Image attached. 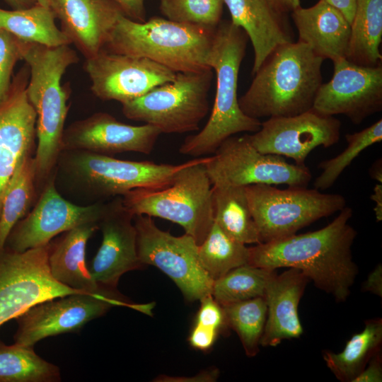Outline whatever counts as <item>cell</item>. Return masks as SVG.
Returning <instances> with one entry per match:
<instances>
[{
  "label": "cell",
  "mask_w": 382,
  "mask_h": 382,
  "mask_svg": "<svg viewBox=\"0 0 382 382\" xmlns=\"http://www.w3.org/2000/svg\"><path fill=\"white\" fill-rule=\"evenodd\" d=\"M352 209L345 207L324 228L249 248L248 265L302 272L318 289L345 301L358 273L352 246L356 230L349 224Z\"/></svg>",
  "instance_id": "6da1fadb"
},
{
  "label": "cell",
  "mask_w": 382,
  "mask_h": 382,
  "mask_svg": "<svg viewBox=\"0 0 382 382\" xmlns=\"http://www.w3.org/2000/svg\"><path fill=\"white\" fill-rule=\"evenodd\" d=\"M324 59L306 44L281 45L253 74L247 91L240 98L241 110L248 117H291L313 109L323 83Z\"/></svg>",
  "instance_id": "7a4b0ae2"
},
{
  "label": "cell",
  "mask_w": 382,
  "mask_h": 382,
  "mask_svg": "<svg viewBox=\"0 0 382 382\" xmlns=\"http://www.w3.org/2000/svg\"><path fill=\"white\" fill-rule=\"evenodd\" d=\"M69 45L47 46L27 41L24 45L23 60L30 69L26 93L37 115L36 183L48 180L62 152L71 94L69 86H62V78L79 59Z\"/></svg>",
  "instance_id": "3957f363"
},
{
  "label": "cell",
  "mask_w": 382,
  "mask_h": 382,
  "mask_svg": "<svg viewBox=\"0 0 382 382\" xmlns=\"http://www.w3.org/2000/svg\"><path fill=\"white\" fill-rule=\"evenodd\" d=\"M248 40L245 31L231 21H221L215 29L209 62L216 78L213 108L202 129L185 138L179 148L180 154L195 158L211 155L227 138L260 129V120L246 115L237 97L238 73Z\"/></svg>",
  "instance_id": "277c9868"
},
{
  "label": "cell",
  "mask_w": 382,
  "mask_h": 382,
  "mask_svg": "<svg viewBox=\"0 0 382 382\" xmlns=\"http://www.w3.org/2000/svg\"><path fill=\"white\" fill-rule=\"evenodd\" d=\"M214 31L160 17L139 23L121 14L103 49L145 57L175 73L197 72L212 69L209 62Z\"/></svg>",
  "instance_id": "5b68a950"
},
{
  "label": "cell",
  "mask_w": 382,
  "mask_h": 382,
  "mask_svg": "<svg viewBox=\"0 0 382 382\" xmlns=\"http://www.w3.org/2000/svg\"><path fill=\"white\" fill-rule=\"evenodd\" d=\"M209 156L187 161L173 181L160 188H139L122 197L134 216L161 218L183 228L199 245L214 224L212 185L205 163Z\"/></svg>",
  "instance_id": "8992f818"
},
{
  "label": "cell",
  "mask_w": 382,
  "mask_h": 382,
  "mask_svg": "<svg viewBox=\"0 0 382 382\" xmlns=\"http://www.w3.org/2000/svg\"><path fill=\"white\" fill-rule=\"evenodd\" d=\"M186 163L120 160L85 150H66L59 154L57 166L70 185L100 199L123 196L139 188L166 186Z\"/></svg>",
  "instance_id": "52a82bcc"
},
{
  "label": "cell",
  "mask_w": 382,
  "mask_h": 382,
  "mask_svg": "<svg viewBox=\"0 0 382 382\" xmlns=\"http://www.w3.org/2000/svg\"><path fill=\"white\" fill-rule=\"evenodd\" d=\"M252 216L260 243L279 240L346 207L340 194L323 193L306 187L279 189L267 184L245 186Z\"/></svg>",
  "instance_id": "ba28073f"
},
{
  "label": "cell",
  "mask_w": 382,
  "mask_h": 382,
  "mask_svg": "<svg viewBox=\"0 0 382 382\" xmlns=\"http://www.w3.org/2000/svg\"><path fill=\"white\" fill-rule=\"evenodd\" d=\"M212 70L177 73L172 81L122 103V113L129 120L155 127L161 134L198 130L209 109Z\"/></svg>",
  "instance_id": "9c48e42d"
},
{
  "label": "cell",
  "mask_w": 382,
  "mask_h": 382,
  "mask_svg": "<svg viewBox=\"0 0 382 382\" xmlns=\"http://www.w3.org/2000/svg\"><path fill=\"white\" fill-rule=\"evenodd\" d=\"M205 166L212 186L267 184L306 187L312 178L306 165L289 163L283 156L260 152L247 134L224 140Z\"/></svg>",
  "instance_id": "30bf717a"
},
{
  "label": "cell",
  "mask_w": 382,
  "mask_h": 382,
  "mask_svg": "<svg viewBox=\"0 0 382 382\" xmlns=\"http://www.w3.org/2000/svg\"><path fill=\"white\" fill-rule=\"evenodd\" d=\"M134 223L138 256L143 265L155 266L168 276L187 301L211 294L213 279L202 266L198 244L191 236H173L146 215H135Z\"/></svg>",
  "instance_id": "8fae6325"
},
{
  "label": "cell",
  "mask_w": 382,
  "mask_h": 382,
  "mask_svg": "<svg viewBox=\"0 0 382 382\" xmlns=\"http://www.w3.org/2000/svg\"><path fill=\"white\" fill-rule=\"evenodd\" d=\"M48 245L16 252H0V326L33 305L74 294H91L66 286L52 275Z\"/></svg>",
  "instance_id": "7c38bea8"
},
{
  "label": "cell",
  "mask_w": 382,
  "mask_h": 382,
  "mask_svg": "<svg viewBox=\"0 0 382 382\" xmlns=\"http://www.w3.org/2000/svg\"><path fill=\"white\" fill-rule=\"evenodd\" d=\"M131 303L117 291L105 294H74L37 303L15 319L14 343L33 347L47 337L80 330L112 307Z\"/></svg>",
  "instance_id": "4fadbf2b"
},
{
  "label": "cell",
  "mask_w": 382,
  "mask_h": 382,
  "mask_svg": "<svg viewBox=\"0 0 382 382\" xmlns=\"http://www.w3.org/2000/svg\"><path fill=\"white\" fill-rule=\"evenodd\" d=\"M105 204H75L57 190L54 179L47 184L32 211L17 222L9 233L4 248L16 252L48 245L58 234L79 225L98 223Z\"/></svg>",
  "instance_id": "5bb4252c"
},
{
  "label": "cell",
  "mask_w": 382,
  "mask_h": 382,
  "mask_svg": "<svg viewBox=\"0 0 382 382\" xmlns=\"http://www.w3.org/2000/svg\"><path fill=\"white\" fill-rule=\"evenodd\" d=\"M340 131L338 119L311 109L294 116L268 118L258 131L247 135L260 152L285 156L304 166L313 149L337 144Z\"/></svg>",
  "instance_id": "9a60e30c"
},
{
  "label": "cell",
  "mask_w": 382,
  "mask_h": 382,
  "mask_svg": "<svg viewBox=\"0 0 382 382\" xmlns=\"http://www.w3.org/2000/svg\"><path fill=\"white\" fill-rule=\"evenodd\" d=\"M83 68L91 81V90L96 97L121 104L172 81L177 74L147 58L104 49L86 59Z\"/></svg>",
  "instance_id": "2e32d148"
},
{
  "label": "cell",
  "mask_w": 382,
  "mask_h": 382,
  "mask_svg": "<svg viewBox=\"0 0 382 382\" xmlns=\"http://www.w3.org/2000/svg\"><path fill=\"white\" fill-rule=\"evenodd\" d=\"M330 81L322 83L313 109L325 115H344L360 124L382 110V66H362L347 59L333 62Z\"/></svg>",
  "instance_id": "e0dca14e"
},
{
  "label": "cell",
  "mask_w": 382,
  "mask_h": 382,
  "mask_svg": "<svg viewBox=\"0 0 382 382\" xmlns=\"http://www.w3.org/2000/svg\"><path fill=\"white\" fill-rule=\"evenodd\" d=\"M29 78L25 63L13 76L8 93L0 103V215L18 163L36 149L37 115L26 93Z\"/></svg>",
  "instance_id": "ac0fdd59"
},
{
  "label": "cell",
  "mask_w": 382,
  "mask_h": 382,
  "mask_svg": "<svg viewBox=\"0 0 382 382\" xmlns=\"http://www.w3.org/2000/svg\"><path fill=\"white\" fill-rule=\"evenodd\" d=\"M134 216L124 206L121 196L105 204L98 222L102 243L88 268L101 288L117 290L125 273L143 266L138 256Z\"/></svg>",
  "instance_id": "d6986e66"
},
{
  "label": "cell",
  "mask_w": 382,
  "mask_h": 382,
  "mask_svg": "<svg viewBox=\"0 0 382 382\" xmlns=\"http://www.w3.org/2000/svg\"><path fill=\"white\" fill-rule=\"evenodd\" d=\"M161 134L150 125H130L99 112L64 129L62 151L85 150L108 156L125 152L150 154Z\"/></svg>",
  "instance_id": "ffe728a7"
},
{
  "label": "cell",
  "mask_w": 382,
  "mask_h": 382,
  "mask_svg": "<svg viewBox=\"0 0 382 382\" xmlns=\"http://www.w3.org/2000/svg\"><path fill=\"white\" fill-rule=\"evenodd\" d=\"M50 9L60 21V30L86 59L104 48L123 14L111 0H51Z\"/></svg>",
  "instance_id": "44dd1931"
},
{
  "label": "cell",
  "mask_w": 382,
  "mask_h": 382,
  "mask_svg": "<svg viewBox=\"0 0 382 382\" xmlns=\"http://www.w3.org/2000/svg\"><path fill=\"white\" fill-rule=\"evenodd\" d=\"M231 21L242 28L254 52L253 75L278 46L294 42L292 30L285 13L271 0H224Z\"/></svg>",
  "instance_id": "7402d4cb"
},
{
  "label": "cell",
  "mask_w": 382,
  "mask_h": 382,
  "mask_svg": "<svg viewBox=\"0 0 382 382\" xmlns=\"http://www.w3.org/2000/svg\"><path fill=\"white\" fill-rule=\"evenodd\" d=\"M308 281L302 272L294 268L272 275L264 296L267 318L260 345L275 347L282 340L302 335L298 306Z\"/></svg>",
  "instance_id": "603a6c76"
},
{
  "label": "cell",
  "mask_w": 382,
  "mask_h": 382,
  "mask_svg": "<svg viewBox=\"0 0 382 382\" xmlns=\"http://www.w3.org/2000/svg\"><path fill=\"white\" fill-rule=\"evenodd\" d=\"M299 42L307 45L323 59L332 62L347 59L351 24L335 7L319 0L314 6L291 11Z\"/></svg>",
  "instance_id": "cb8c5ba5"
},
{
  "label": "cell",
  "mask_w": 382,
  "mask_h": 382,
  "mask_svg": "<svg viewBox=\"0 0 382 382\" xmlns=\"http://www.w3.org/2000/svg\"><path fill=\"white\" fill-rule=\"evenodd\" d=\"M98 223H86L63 233L48 245V264L52 277L71 289L91 294L117 291L100 287L86 264V247Z\"/></svg>",
  "instance_id": "d4e9b609"
},
{
  "label": "cell",
  "mask_w": 382,
  "mask_h": 382,
  "mask_svg": "<svg viewBox=\"0 0 382 382\" xmlns=\"http://www.w3.org/2000/svg\"><path fill=\"white\" fill-rule=\"evenodd\" d=\"M214 221L230 237L246 244L260 243L243 186H212Z\"/></svg>",
  "instance_id": "484cf974"
},
{
  "label": "cell",
  "mask_w": 382,
  "mask_h": 382,
  "mask_svg": "<svg viewBox=\"0 0 382 382\" xmlns=\"http://www.w3.org/2000/svg\"><path fill=\"white\" fill-rule=\"evenodd\" d=\"M382 0H356L347 59L362 66L381 64Z\"/></svg>",
  "instance_id": "4316f807"
},
{
  "label": "cell",
  "mask_w": 382,
  "mask_h": 382,
  "mask_svg": "<svg viewBox=\"0 0 382 382\" xmlns=\"http://www.w3.org/2000/svg\"><path fill=\"white\" fill-rule=\"evenodd\" d=\"M381 318L369 319L363 331L354 335L341 352L324 350L323 358L339 381L352 382L371 357L381 351Z\"/></svg>",
  "instance_id": "83f0119b"
},
{
  "label": "cell",
  "mask_w": 382,
  "mask_h": 382,
  "mask_svg": "<svg viewBox=\"0 0 382 382\" xmlns=\"http://www.w3.org/2000/svg\"><path fill=\"white\" fill-rule=\"evenodd\" d=\"M50 8L37 3L23 9L5 10L0 7V28L17 37L47 46L70 45L71 42L55 23Z\"/></svg>",
  "instance_id": "f1b7e54d"
},
{
  "label": "cell",
  "mask_w": 382,
  "mask_h": 382,
  "mask_svg": "<svg viewBox=\"0 0 382 382\" xmlns=\"http://www.w3.org/2000/svg\"><path fill=\"white\" fill-rule=\"evenodd\" d=\"M36 172L33 154L18 163L6 190L0 215V252L13 227L29 210L36 196Z\"/></svg>",
  "instance_id": "f546056e"
},
{
  "label": "cell",
  "mask_w": 382,
  "mask_h": 382,
  "mask_svg": "<svg viewBox=\"0 0 382 382\" xmlns=\"http://www.w3.org/2000/svg\"><path fill=\"white\" fill-rule=\"evenodd\" d=\"M59 368L37 355L33 347L0 340V382H59Z\"/></svg>",
  "instance_id": "4dcf8cb0"
},
{
  "label": "cell",
  "mask_w": 382,
  "mask_h": 382,
  "mask_svg": "<svg viewBox=\"0 0 382 382\" xmlns=\"http://www.w3.org/2000/svg\"><path fill=\"white\" fill-rule=\"evenodd\" d=\"M202 266L214 280L230 270L248 264L249 248L227 235L214 221L198 245Z\"/></svg>",
  "instance_id": "1f68e13d"
},
{
  "label": "cell",
  "mask_w": 382,
  "mask_h": 382,
  "mask_svg": "<svg viewBox=\"0 0 382 382\" xmlns=\"http://www.w3.org/2000/svg\"><path fill=\"white\" fill-rule=\"evenodd\" d=\"M274 271L248 264L239 266L214 280L211 294L222 306L264 297Z\"/></svg>",
  "instance_id": "d6a6232c"
},
{
  "label": "cell",
  "mask_w": 382,
  "mask_h": 382,
  "mask_svg": "<svg viewBox=\"0 0 382 382\" xmlns=\"http://www.w3.org/2000/svg\"><path fill=\"white\" fill-rule=\"evenodd\" d=\"M223 307L226 325L238 335L247 356L259 352L260 339L267 318L264 297H256Z\"/></svg>",
  "instance_id": "836d02e7"
},
{
  "label": "cell",
  "mask_w": 382,
  "mask_h": 382,
  "mask_svg": "<svg viewBox=\"0 0 382 382\" xmlns=\"http://www.w3.org/2000/svg\"><path fill=\"white\" fill-rule=\"evenodd\" d=\"M347 146L337 156L319 164L321 173L314 181L318 190L330 188L342 172L364 149L382 140V120L364 129L345 136Z\"/></svg>",
  "instance_id": "e575fe53"
},
{
  "label": "cell",
  "mask_w": 382,
  "mask_h": 382,
  "mask_svg": "<svg viewBox=\"0 0 382 382\" xmlns=\"http://www.w3.org/2000/svg\"><path fill=\"white\" fill-rule=\"evenodd\" d=\"M224 4V0H160L159 9L168 20L214 30Z\"/></svg>",
  "instance_id": "d590c367"
},
{
  "label": "cell",
  "mask_w": 382,
  "mask_h": 382,
  "mask_svg": "<svg viewBox=\"0 0 382 382\" xmlns=\"http://www.w3.org/2000/svg\"><path fill=\"white\" fill-rule=\"evenodd\" d=\"M25 42L0 28V103L10 90L16 64L23 59Z\"/></svg>",
  "instance_id": "8d00e7d4"
},
{
  "label": "cell",
  "mask_w": 382,
  "mask_h": 382,
  "mask_svg": "<svg viewBox=\"0 0 382 382\" xmlns=\"http://www.w3.org/2000/svg\"><path fill=\"white\" fill-rule=\"evenodd\" d=\"M199 301L200 307L195 324L217 331L226 325L223 307L212 294L204 296Z\"/></svg>",
  "instance_id": "74e56055"
},
{
  "label": "cell",
  "mask_w": 382,
  "mask_h": 382,
  "mask_svg": "<svg viewBox=\"0 0 382 382\" xmlns=\"http://www.w3.org/2000/svg\"><path fill=\"white\" fill-rule=\"evenodd\" d=\"M219 331L195 324L190 333V345L201 351L208 350L214 345Z\"/></svg>",
  "instance_id": "f35d334b"
},
{
  "label": "cell",
  "mask_w": 382,
  "mask_h": 382,
  "mask_svg": "<svg viewBox=\"0 0 382 382\" xmlns=\"http://www.w3.org/2000/svg\"><path fill=\"white\" fill-rule=\"evenodd\" d=\"M121 10L124 16L129 19L144 23L146 21L145 0H111Z\"/></svg>",
  "instance_id": "ab89813d"
},
{
  "label": "cell",
  "mask_w": 382,
  "mask_h": 382,
  "mask_svg": "<svg viewBox=\"0 0 382 382\" xmlns=\"http://www.w3.org/2000/svg\"><path fill=\"white\" fill-rule=\"evenodd\" d=\"M368 366L353 380L352 382L382 381V366L381 351L374 355L368 362Z\"/></svg>",
  "instance_id": "60d3db41"
},
{
  "label": "cell",
  "mask_w": 382,
  "mask_h": 382,
  "mask_svg": "<svg viewBox=\"0 0 382 382\" xmlns=\"http://www.w3.org/2000/svg\"><path fill=\"white\" fill-rule=\"evenodd\" d=\"M362 289L380 297L382 296V266L378 265L364 282Z\"/></svg>",
  "instance_id": "b9f144b4"
},
{
  "label": "cell",
  "mask_w": 382,
  "mask_h": 382,
  "mask_svg": "<svg viewBox=\"0 0 382 382\" xmlns=\"http://www.w3.org/2000/svg\"><path fill=\"white\" fill-rule=\"evenodd\" d=\"M219 376L217 369H212L198 374L194 377H170L168 376H160L157 381H214Z\"/></svg>",
  "instance_id": "7bdbcfd3"
},
{
  "label": "cell",
  "mask_w": 382,
  "mask_h": 382,
  "mask_svg": "<svg viewBox=\"0 0 382 382\" xmlns=\"http://www.w3.org/2000/svg\"><path fill=\"white\" fill-rule=\"evenodd\" d=\"M338 9L351 24L355 11L356 0H325Z\"/></svg>",
  "instance_id": "ee69618b"
},
{
  "label": "cell",
  "mask_w": 382,
  "mask_h": 382,
  "mask_svg": "<svg viewBox=\"0 0 382 382\" xmlns=\"http://www.w3.org/2000/svg\"><path fill=\"white\" fill-rule=\"evenodd\" d=\"M371 199L376 202L374 212L377 221L382 220V183H378L374 188Z\"/></svg>",
  "instance_id": "f6af8a7d"
},
{
  "label": "cell",
  "mask_w": 382,
  "mask_h": 382,
  "mask_svg": "<svg viewBox=\"0 0 382 382\" xmlns=\"http://www.w3.org/2000/svg\"><path fill=\"white\" fill-rule=\"evenodd\" d=\"M274 6L282 12L287 13L300 6L299 0H271Z\"/></svg>",
  "instance_id": "bcb514c9"
},
{
  "label": "cell",
  "mask_w": 382,
  "mask_h": 382,
  "mask_svg": "<svg viewBox=\"0 0 382 382\" xmlns=\"http://www.w3.org/2000/svg\"><path fill=\"white\" fill-rule=\"evenodd\" d=\"M13 9L28 8L34 6L36 0H4Z\"/></svg>",
  "instance_id": "7dc6e473"
},
{
  "label": "cell",
  "mask_w": 382,
  "mask_h": 382,
  "mask_svg": "<svg viewBox=\"0 0 382 382\" xmlns=\"http://www.w3.org/2000/svg\"><path fill=\"white\" fill-rule=\"evenodd\" d=\"M382 163H381V158L378 159L376 161H375L370 170H369V174L371 177L379 182L380 183H382Z\"/></svg>",
  "instance_id": "c3c4849f"
},
{
  "label": "cell",
  "mask_w": 382,
  "mask_h": 382,
  "mask_svg": "<svg viewBox=\"0 0 382 382\" xmlns=\"http://www.w3.org/2000/svg\"><path fill=\"white\" fill-rule=\"evenodd\" d=\"M37 3L42 6L50 8L51 0H36Z\"/></svg>",
  "instance_id": "681fc988"
}]
</instances>
